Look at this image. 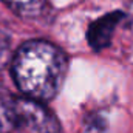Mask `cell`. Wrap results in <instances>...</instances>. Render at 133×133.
Segmentation results:
<instances>
[{
    "label": "cell",
    "instance_id": "1",
    "mask_svg": "<svg viewBox=\"0 0 133 133\" xmlns=\"http://www.w3.org/2000/svg\"><path fill=\"white\" fill-rule=\"evenodd\" d=\"M68 61L61 48L46 40L23 43L12 59V77L19 90L31 99H53L66 76Z\"/></svg>",
    "mask_w": 133,
    "mask_h": 133
},
{
    "label": "cell",
    "instance_id": "2",
    "mask_svg": "<svg viewBox=\"0 0 133 133\" xmlns=\"http://www.w3.org/2000/svg\"><path fill=\"white\" fill-rule=\"evenodd\" d=\"M16 124L25 133H62L57 118L40 101L16 98Z\"/></svg>",
    "mask_w": 133,
    "mask_h": 133
},
{
    "label": "cell",
    "instance_id": "4",
    "mask_svg": "<svg viewBox=\"0 0 133 133\" xmlns=\"http://www.w3.org/2000/svg\"><path fill=\"white\" fill-rule=\"evenodd\" d=\"M16 129V98L0 85V133H11Z\"/></svg>",
    "mask_w": 133,
    "mask_h": 133
},
{
    "label": "cell",
    "instance_id": "6",
    "mask_svg": "<svg viewBox=\"0 0 133 133\" xmlns=\"http://www.w3.org/2000/svg\"><path fill=\"white\" fill-rule=\"evenodd\" d=\"M9 45H11V40H9V34L6 33V30L0 25V66L3 65L8 59V54H9Z\"/></svg>",
    "mask_w": 133,
    "mask_h": 133
},
{
    "label": "cell",
    "instance_id": "3",
    "mask_svg": "<svg viewBox=\"0 0 133 133\" xmlns=\"http://www.w3.org/2000/svg\"><path fill=\"white\" fill-rule=\"evenodd\" d=\"M124 14L121 11H115L110 14H105L98 20H95L88 28V43L95 50H104L111 43V37L115 30L122 22Z\"/></svg>",
    "mask_w": 133,
    "mask_h": 133
},
{
    "label": "cell",
    "instance_id": "5",
    "mask_svg": "<svg viewBox=\"0 0 133 133\" xmlns=\"http://www.w3.org/2000/svg\"><path fill=\"white\" fill-rule=\"evenodd\" d=\"M2 2H5V5H8L16 14L22 17H37L46 5V0H2Z\"/></svg>",
    "mask_w": 133,
    "mask_h": 133
}]
</instances>
